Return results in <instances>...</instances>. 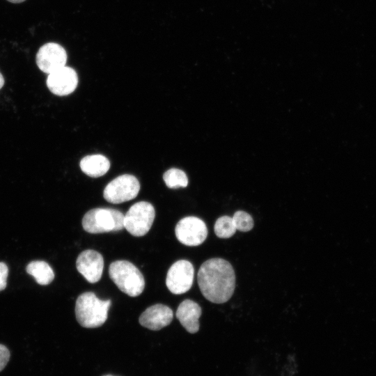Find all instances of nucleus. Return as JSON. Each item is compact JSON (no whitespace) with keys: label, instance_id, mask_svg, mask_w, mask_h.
<instances>
[{"label":"nucleus","instance_id":"9d476101","mask_svg":"<svg viewBox=\"0 0 376 376\" xmlns=\"http://www.w3.org/2000/svg\"><path fill=\"white\" fill-rule=\"evenodd\" d=\"M77 84L78 77L76 71L66 65L49 74L47 79L49 90L59 96L72 93Z\"/></svg>","mask_w":376,"mask_h":376},{"label":"nucleus","instance_id":"4be33fe9","mask_svg":"<svg viewBox=\"0 0 376 376\" xmlns=\"http://www.w3.org/2000/svg\"><path fill=\"white\" fill-rule=\"evenodd\" d=\"M9 2L14 3H19L24 1L25 0H7Z\"/></svg>","mask_w":376,"mask_h":376},{"label":"nucleus","instance_id":"9b49d317","mask_svg":"<svg viewBox=\"0 0 376 376\" xmlns=\"http://www.w3.org/2000/svg\"><path fill=\"white\" fill-rule=\"evenodd\" d=\"M79 272L91 283H95L101 279L104 259L96 251L88 249L82 251L76 262Z\"/></svg>","mask_w":376,"mask_h":376},{"label":"nucleus","instance_id":"39448f33","mask_svg":"<svg viewBox=\"0 0 376 376\" xmlns=\"http://www.w3.org/2000/svg\"><path fill=\"white\" fill-rule=\"evenodd\" d=\"M155 217L152 204L146 201L137 202L124 215V228L135 237L143 236L150 230Z\"/></svg>","mask_w":376,"mask_h":376},{"label":"nucleus","instance_id":"f8f14e48","mask_svg":"<svg viewBox=\"0 0 376 376\" xmlns=\"http://www.w3.org/2000/svg\"><path fill=\"white\" fill-rule=\"evenodd\" d=\"M173 317V311L167 306L157 304L147 308L139 318L141 326L158 331L169 325Z\"/></svg>","mask_w":376,"mask_h":376},{"label":"nucleus","instance_id":"0eeeda50","mask_svg":"<svg viewBox=\"0 0 376 376\" xmlns=\"http://www.w3.org/2000/svg\"><path fill=\"white\" fill-rule=\"evenodd\" d=\"M194 276V269L189 261L178 260L171 266L167 272L166 287L173 294H183L191 288Z\"/></svg>","mask_w":376,"mask_h":376},{"label":"nucleus","instance_id":"4468645a","mask_svg":"<svg viewBox=\"0 0 376 376\" xmlns=\"http://www.w3.org/2000/svg\"><path fill=\"white\" fill-rule=\"evenodd\" d=\"M79 165L81 171L92 178L104 175L110 168L109 160L102 155H87L81 159Z\"/></svg>","mask_w":376,"mask_h":376},{"label":"nucleus","instance_id":"5701e85b","mask_svg":"<svg viewBox=\"0 0 376 376\" xmlns=\"http://www.w3.org/2000/svg\"><path fill=\"white\" fill-rule=\"evenodd\" d=\"M104 376H113V375H104Z\"/></svg>","mask_w":376,"mask_h":376},{"label":"nucleus","instance_id":"f3484780","mask_svg":"<svg viewBox=\"0 0 376 376\" xmlns=\"http://www.w3.org/2000/svg\"><path fill=\"white\" fill-rule=\"evenodd\" d=\"M214 233L220 238H229L236 231V228L232 217L223 216L219 217L214 224Z\"/></svg>","mask_w":376,"mask_h":376},{"label":"nucleus","instance_id":"412c9836","mask_svg":"<svg viewBox=\"0 0 376 376\" xmlns=\"http://www.w3.org/2000/svg\"><path fill=\"white\" fill-rule=\"evenodd\" d=\"M4 84V79L1 73L0 72V89L3 87Z\"/></svg>","mask_w":376,"mask_h":376},{"label":"nucleus","instance_id":"ddd939ff","mask_svg":"<svg viewBox=\"0 0 376 376\" xmlns=\"http://www.w3.org/2000/svg\"><path fill=\"white\" fill-rule=\"evenodd\" d=\"M201 315V308L195 301L185 299L178 307L176 317L182 327L191 334L199 329L198 319Z\"/></svg>","mask_w":376,"mask_h":376},{"label":"nucleus","instance_id":"6ab92c4d","mask_svg":"<svg viewBox=\"0 0 376 376\" xmlns=\"http://www.w3.org/2000/svg\"><path fill=\"white\" fill-rule=\"evenodd\" d=\"M10 356L9 350L5 345L0 344V372L7 365L10 359Z\"/></svg>","mask_w":376,"mask_h":376},{"label":"nucleus","instance_id":"6e6552de","mask_svg":"<svg viewBox=\"0 0 376 376\" xmlns=\"http://www.w3.org/2000/svg\"><path fill=\"white\" fill-rule=\"evenodd\" d=\"M175 236L182 244L194 246L201 244L207 235V228L201 219L186 217L180 219L175 228Z\"/></svg>","mask_w":376,"mask_h":376},{"label":"nucleus","instance_id":"1a4fd4ad","mask_svg":"<svg viewBox=\"0 0 376 376\" xmlns=\"http://www.w3.org/2000/svg\"><path fill=\"white\" fill-rule=\"evenodd\" d=\"M67 58V53L61 45L48 42L38 49L36 60L39 69L49 75L65 66Z\"/></svg>","mask_w":376,"mask_h":376},{"label":"nucleus","instance_id":"423d86ee","mask_svg":"<svg viewBox=\"0 0 376 376\" xmlns=\"http://www.w3.org/2000/svg\"><path fill=\"white\" fill-rule=\"evenodd\" d=\"M140 184L136 177L130 174L120 175L111 180L104 188V199L118 204L134 199L139 192Z\"/></svg>","mask_w":376,"mask_h":376},{"label":"nucleus","instance_id":"7ed1b4c3","mask_svg":"<svg viewBox=\"0 0 376 376\" xmlns=\"http://www.w3.org/2000/svg\"><path fill=\"white\" fill-rule=\"evenodd\" d=\"M109 274L122 292L130 297L140 295L145 287V280L139 269L127 260H116L110 264Z\"/></svg>","mask_w":376,"mask_h":376},{"label":"nucleus","instance_id":"f03ea898","mask_svg":"<svg viewBox=\"0 0 376 376\" xmlns=\"http://www.w3.org/2000/svg\"><path fill=\"white\" fill-rule=\"evenodd\" d=\"M110 306V299H100L92 292H84L76 301L77 320L85 328L99 327L106 322Z\"/></svg>","mask_w":376,"mask_h":376},{"label":"nucleus","instance_id":"aec40b11","mask_svg":"<svg viewBox=\"0 0 376 376\" xmlns=\"http://www.w3.org/2000/svg\"><path fill=\"white\" fill-rule=\"evenodd\" d=\"M8 269L7 265L0 262V291L6 287V280L8 277Z\"/></svg>","mask_w":376,"mask_h":376},{"label":"nucleus","instance_id":"a211bd4d","mask_svg":"<svg viewBox=\"0 0 376 376\" xmlns=\"http://www.w3.org/2000/svg\"><path fill=\"white\" fill-rule=\"evenodd\" d=\"M237 230L242 232L251 230L253 227V219L251 216L244 211H237L232 217Z\"/></svg>","mask_w":376,"mask_h":376},{"label":"nucleus","instance_id":"20e7f679","mask_svg":"<svg viewBox=\"0 0 376 376\" xmlns=\"http://www.w3.org/2000/svg\"><path fill=\"white\" fill-rule=\"evenodd\" d=\"M82 226L93 234L118 231L124 228V215L112 208H94L84 214Z\"/></svg>","mask_w":376,"mask_h":376},{"label":"nucleus","instance_id":"dca6fc26","mask_svg":"<svg viewBox=\"0 0 376 376\" xmlns=\"http://www.w3.org/2000/svg\"><path fill=\"white\" fill-rule=\"evenodd\" d=\"M163 180L166 185L170 189L186 187L188 185V178L186 173L183 171L175 168L166 171L163 175Z\"/></svg>","mask_w":376,"mask_h":376},{"label":"nucleus","instance_id":"f257e3e1","mask_svg":"<svg viewBox=\"0 0 376 376\" xmlns=\"http://www.w3.org/2000/svg\"><path fill=\"white\" fill-rule=\"evenodd\" d=\"M197 280L203 295L215 304L226 302L235 287V276L231 264L223 258H214L201 266Z\"/></svg>","mask_w":376,"mask_h":376},{"label":"nucleus","instance_id":"2eb2a0df","mask_svg":"<svg viewBox=\"0 0 376 376\" xmlns=\"http://www.w3.org/2000/svg\"><path fill=\"white\" fill-rule=\"evenodd\" d=\"M26 272L31 275L40 285L50 283L54 278V273L49 264L42 260H34L26 266Z\"/></svg>","mask_w":376,"mask_h":376}]
</instances>
